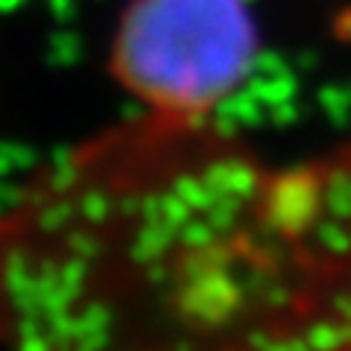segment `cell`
<instances>
[{"instance_id": "6da1fadb", "label": "cell", "mask_w": 351, "mask_h": 351, "mask_svg": "<svg viewBox=\"0 0 351 351\" xmlns=\"http://www.w3.org/2000/svg\"><path fill=\"white\" fill-rule=\"evenodd\" d=\"M0 351H351V135L141 106L56 149L0 202Z\"/></svg>"}]
</instances>
